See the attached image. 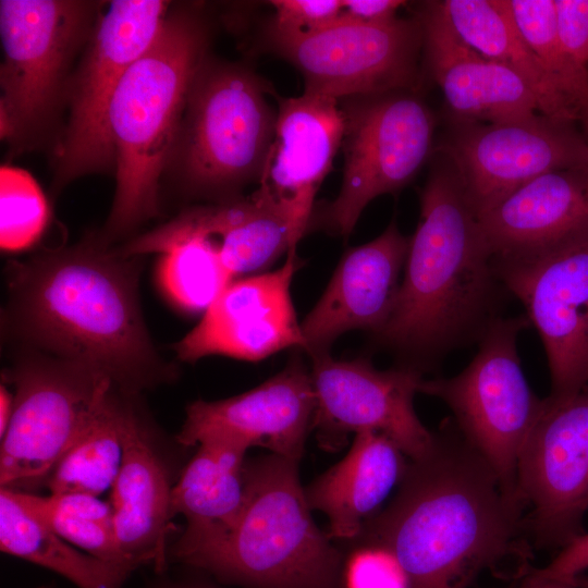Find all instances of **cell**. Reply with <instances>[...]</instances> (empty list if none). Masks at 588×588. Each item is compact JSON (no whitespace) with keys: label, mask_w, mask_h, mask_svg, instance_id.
Segmentation results:
<instances>
[{"label":"cell","mask_w":588,"mask_h":588,"mask_svg":"<svg viewBox=\"0 0 588 588\" xmlns=\"http://www.w3.org/2000/svg\"><path fill=\"white\" fill-rule=\"evenodd\" d=\"M140 258L91 235L12 261L4 311L11 338L94 368L128 395L170 382L176 369L156 351L139 305Z\"/></svg>","instance_id":"1"},{"label":"cell","mask_w":588,"mask_h":588,"mask_svg":"<svg viewBox=\"0 0 588 588\" xmlns=\"http://www.w3.org/2000/svg\"><path fill=\"white\" fill-rule=\"evenodd\" d=\"M523 509L462 434L434 436L424 456L409 460L395 497L357 539L393 552L409 588H469L485 571L502 577L527 572Z\"/></svg>","instance_id":"2"},{"label":"cell","mask_w":588,"mask_h":588,"mask_svg":"<svg viewBox=\"0 0 588 588\" xmlns=\"http://www.w3.org/2000/svg\"><path fill=\"white\" fill-rule=\"evenodd\" d=\"M449 161V160H448ZM499 284L476 212L450 162L431 169L393 309L375 336L420 371L492 321Z\"/></svg>","instance_id":"3"},{"label":"cell","mask_w":588,"mask_h":588,"mask_svg":"<svg viewBox=\"0 0 588 588\" xmlns=\"http://www.w3.org/2000/svg\"><path fill=\"white\" fill-rule=\"evenodd\" d=\"M209 24L196 4H179L149 49L122 77L107 127L114 154L115 194L97 234L106 245L155 217L192 83L207 58Z\"/></svg>","instance_id":"4"},{"label":"cell","mask_w":588,"mask_h":588,"mask_svg":"<svg viewBox=\"0 0 588 588\" xmlns=\"http://www.w3.org/2000/svg\"><path fill=\"white\" fill-rule=\"evenodd\" d=\"M341 562L311 516L298 462L271 453L246 462L237 522L187 565L247 588H336Z\"/></svg>","instance_id":"5"},{"label":"cell","mask_w":588,"mask_h":588,"mask_svg":"<svg viewBox=\"0 0 588 588\" xmlns=\"http://www.w3.org/2000/svg\"><path fill=\"white\" fill-rule=\"evenodd\" d=\"M102 3L1 0L0 134L10 157L56 147L73 64Z\"/></svg>","instance_id":"6"},{"label":"cell","mask_w":588,"mask_h":588,"mask_svg":"<svg viewBox=\"0 0 588 588\" xmlns=\"http://www.w3.org/2000/svg\"><path fill=\"white\" fill-rule=\"evenodd\" d=\"M268 91L246 66L207 56L192 83L167 169L184 191L223 201L259 180L277 121Z\"/></svg>","instance_id":"7"},{"label":"cell","mask_w":588,"mask_h":588,"mask_svg":"<svg viewBox=\"0 0 588 588\" xmlns=\"http://www.w3.org/2000/svg\"><path fill=\"white\" fill-rule=\"evenodd\" d=\"M528 324L526 316L497 318L460 373L422 379L418 388L449 406L464 439L490 464L505 493L519 503L518 460L544 405L529 387L518 357L517 338Z\"/></svg>","instance_id":"8"},{"label":"cell","mask_w":588,"mask_h":588,"mask_svg":"<svg viewBox=\"0 0 588 588\" xmlns=\"http://www.w3.org/2000/svg\"><path fill=\"white\" fill-rule=\"evenodd\" d=\"M170 7L163 0H115L99 13L70 82L68 119L53 148L54 193L81 176L114 168L107 127L111 99L160 34Z\"/></svg>","instance_id":"9"},{"label":"cell","mask_w":588,"mask_h":588,"mask_svg":"<svg viewBox=\"0 0 588 588\" xmlns=\"http://www.w3.org/2000/svg\"><path fill=\"white\" fill-rule=\"evenodd\" d=\"M340 105L345 121L341 189L313 213L310 224L347 236L372 199L396 193L421 168L431 152L434 118L414 90L353 96Z\"/></svg>","instance_id":"10"},{"label":"cell","mask_w":588,"mask_h":588,"mask_svg":"<svg viewBox=\"0 0 588 588\" xmlns=\"http://www.w3.org/2000/svg\"><path fill=\"white\" fill-rule=\"evenodd\" d=\"M5 376L15 387L0 448L1 488L47 478L115 385L86 365L23 348Z\"/></svg>","instance_id":"11"},{"label":"cell","mask_w":588,"mask_h":588,"mask_svg":"<svg viewBox=\"0 0 588 588\" xmlns=\"http://www.w3.org/2000/svg\"><path fill=\"white\" fill-rule=\"evenodd\" d=\"M268 46L302 74L305 93L343 99L415 90L422 48L419 19L367 24L340 17L306 34L265 29Z\"/></svg>","instance_id":"12"},{"label":"cell","mask_w":588,"mask_h":588,"mask_svg":"<svg viewBox=\"0 0 588 588\" xmlns=\"http://www.w3.org/2000/svg\"><path fill=\"white\" fill-rule=\"evenodd\" d=\"M476 216L547 172L588 167V144L540 113L501 122L454 121L442 146Z\"/></svg>","instance_id":"13"},{"label":"cell","mask_w":588,"mask_h":588,"mask_svg":"<svg viewBox=\"0 0 588 588\" xmlns=\"http://www.w3.org/2000/svg\"><path fill=\"white\" fill-rule=\"evenodd\" d=\"M543 343L552 400L588 389V233L532 258L493 262Z\"/></svg>","instance_id":"14"},{"label":"cell","mask_w":588,"mask_h":588,"mask_svg":"<svg viewBox=\"0 0 588 588\" xmlns=\"http://www.w3.org/2000/svg\"><path fill=\"white\" fill-rule=\"evenodd\" d=\"M316 409L311 430L330 452L350 433L375 431L390 438L409 458L424 456L434 442L415 413L413 400L421 372L407 366L378 370L368 360H336L329 353L311 357Z\"/></svg>","instance_id":"15"},{"label":"cell","mask_w":588,"mask_h":588,"mask_svg":"<svg viewBox=\"0 0 588 588\" xmlns=\"http://www.w3.org/2000/svg\"><path fill=\"white\" fill-rule=\"evenodd\" d=\"M516 491L526 523L544 547L563 549L584 534L588 512V389L564 400L544 399L520 453Z\"/></svg>","instance_id":"16"},{"label":"cell","mask_w":588,"mask_h":588,"mask_svg":"<svg viewBox=\"0 0 588 588\" xmlns=\"http://www.w3.org/2000/svg\"><path fill=\"white\" fill-rule=\"evenodd\" d=\"M315 409L310 371L294 357L282 371L245 393L189 404L176 439L185 446L207 440H223L246 450L260 446L299 462Z\"/></svg>","instance_id":"17"},{"label":"cell","mask_w":588,"mask_h":588,"mask_svg":"<svg viewBox=\"0 0 588 588\" xmlns=\"http://www.w3.org/2000/svg\"><path fill=\"white\" fill-rule=\"evenodd\" d=\"M299 266L293 248L281 268L232 281L195 328L173 345L177 358L192 363L208 355H228L257 362L287 347L303 348L290 294Z\"/></svg>","instance_id":"18"},{"label":"cell","mask_w":588,"mask_h":588,"mask_svg":"<svg viewBox=\"0 0 588 588\" xmlns=\"http://www.w3.org/2000/svg\"><path fill=\"white\" fill-rule=\"evenodd\" d=\"M275 131L256 191L290 219L301 240L309 230L315 196L342 145L340 100L305 93L278 97Z\"/></svg>","instance_id":"19"},{"label":"cell","mask_w":588,"mask_h":588,"mask_svg":"<svg viewBox=\"0 0 588 588\" xmlns=\"http://www.w3.org/2000/svg\"><path fill=\"white\" fill-rule=\"evenodd\" d=\"M409 237L395 221L375 240L350 248L322 296L301 324L310 357L329 353L342 333L364 329L377 333L387 322L400 289Z\"/></svg>","instance_id":"20"},{"label":"cell","mask_w":588,"mask_h":588,"mask_svg":"<svg viewBox=\"0 0 588 588\" xmlns=\"http://www.w3.org/2000/svg\"><path fill=\"white\" fill-rule=\"evenodd\" d=\"M477 218L493 262L551 250L588 233V167L541 174Z\"/></svg>","instance_id":"21"},{"label":"cell","mask_w":588,"mask_h":588,"mask_svg":"<svg viewBox=\"0 0 588 588\" xmlns=\"http://www.w3.org/2000/svg\"><path fill=\"white\" fill-rule=\"evenodd\" d=\"M418 19L428 68L454 121L489 123L540 113L526 82L465 44L439 2L427 3Z\"/></svg>","instance_id":"22"},{"label":"cell","mask_w":588,"mask_h":588,"mask_svg":"<svg viewBox=\"0 0 588 588\" xmlns=\"http://www.w3.org/2000/svg\"><path fill=\"white\" fill-rule=\"evenodd\" d=\"M171 491L166 468L130 405L110 504L121 552L134 569L148 565L162 574L168 567Z\"/></svg>","instance_id":"23"},{"label":"cell","mask_w":588,"mask_h":588,"mask_svg":"<svg viewBox=\"0 0 588 588\" xmlns=\"http://www.w3.org/2000/svg\"><path fill=\"white\" fill-rule=\"evenodd\" d=\"M246 449L223 440L198 444L171 491V515L186 528L172 548V559L188 564L220 541L235 525L245 498Z\"/></svg>","instance_id":"24"},{"label":"cell","mask_w":588,"mask_h":588,"mask_svg":"<svg viewBox=\"0 0 588 588\" xmlns=\"http://www.w3.org/2000/svg\"><path fill=\"white\" fill-rule=\"evenodd\" d=\"M405 456L387 436L363 431L339 463L304 488L310 510L327 516L330 539L358 538L364 524L400 483L408 464Z\"/></svg>","instance_id":"25"},{"label":"cell","mask_w":588,"mask_h":588,"mask_svg":"<svg viewBox=\"0 0 588 588\" xmlns=\"http://www.w3.org/2000/svg\"><path fill=\"white\" fill-rule=\"evenodd\" d=\"M122 255L162 254L160 282L167 294L187 311H206L234 281L224 268L216 237L197 208L117 248Z\"/></svg>","instance_id":"26"},{"label":"cell","mask_w":588,"mask_h":588,"mask_svg":"<svg viewBox=\"0 0 588 588\" xmlns=\"http://www.w3.org/2000/svg\"><path fill=\"white\" fill-rule=\"evenodd\" d=\"M439 5L465 44L526 82L537 99L540 114L565 123L578 120L520 36L506 0H445Z\"/></svg>","instance_id":"27"},{"label":"cell","mask_w":588,"mask_h":588,"mask_svg":"<svg viewBox=\"0 0 588 588\" xmlns=\"http://www.w3.org/2000/svg\"><path fill=\"white\" fill-rule=\"evenodd\" d=\"M198 211L233 279L271 265L299 241L287 216L256 191L248 198L235 197Z\"/></svg>","instance_id":"28"},{"label":"cell","mask_w":588,"mask_h":588,"mask_svg":"<svg viewBox=\"0 0 588 588\" xmlns=\"http://www.w3.org/2000/svg\"><path fill=\"white\" fill-rule=\"evenodd\" d=\"M1 551L48 568L77 588H123L132 571L74 548L40 523L17 491H0Z\"/></svg>","instance_id":"29"},{"label":"cell","mask_w":588,"mask_h":588,"mask_svg":"<svg viewBox=\"0 0 588 588\" xmlns=\"http://www.w3.org/2000/svg\"><path fill=\"white\" fill-rule=\"evenodd\" d=\"M117 388L47 476L52 494L84 493L98 497L112 488L123 460V432L130 403Z\"/></svg>","instance_id":"30"},{"label":"cell","mask_w":588,"mask_h":588,"mask_svg":"<svg viewBox=\"0 0 588 588\" xmlns=\"http://www.w3.org/2000/svg\"><path fill=\"white\" fill-rule=\"evenodd\" d=\"M17 493L24 506L60 538L97 559L134 571L121 552L110 503L84 493Z\"/></svg>","instance_id":"31"},{"label":"cell","mask_w":588,"mask_h":588,"mask_svg":"<svg viewBox=\"0 0 588 588\" xmlns=\"http://www.w3.org/2000/svg\"><path fill=\"white\" fill-rule=\"evenodd\" d=\"M506 3L520 36L578 120L588 126V106L559 40L554 0H506Z\"/></svg>","instance_id":"32"},{"label":"cell","mask_w":588,"mask_h":588,"mask_svg":"<svg viewBox=\"0 0 588 588\" xmlns=\"http://www.w3.org/2000/svg\"><path fill=\"white\" fill-rule=\"evenodd\" d=\"M49 205L36 180L24 169H0V245L17 252L34 245L49 222Z\"/></svg>","instance_id":"33"},{"label":"cell","mask_w":588,"mask_h":588,"mask_svg":"<svg viewBox=\"0 0 588 588\" xmlns=\"http://www.w3.org/2000/svg\"><path fill=\"white\" fill-rule=\"evenodd\" d=\"M558 36L588 106V0H554Z\"/></svg>","instance_id":"34"},{"label":"cell","mask_w":588,"mask_h":588,"mask_svg":"<svg viewBox=\"0 0 588 588\" xmlns=\"http://www.w3.org/2000/svg\"><path fill=\"white\" fill-rule=\"evenodd\" d=\"M345 588H409L408 577L393 552L377 544H363L344 568Z\"/></svg>","instance_id":"35"},{"label":"cell","mask_w":588,"mask_h":588,"mask_svg":"<svg viewBox=\"0 0 588 588\" xmlns=\"http://www.w3.org/2000/svg\"><path fill=\"white\" fill-rule=\"evenodd\" d=\"M273 16L267 29L279 34H306L338 22L342 0H272Z\"/></svg>","instance_id":"36"},{"label":"cell","mask_w":588,"mask_h":588,"mask_svg":"<svg viewBox=\"0 0 588 588\" xmlns=\"http://www.w3.org/2000/svg\"><path fill=\"white\" fill-rule=\"evenodd\" d=\"M588 569V532L575 538L560 550L558 555L544 567L532 573L540 577L567 578Z\"/></svg>","instance_id":"37"},{"label":"cell","mask_w":588,"mask_h":588,"mask_svg":"<svg viewBox=\"0 0 588 588\" xmlns=\"http://www.w3.org/2000/svg\"><path fill=\"white\" fill-rule=\"evenodd\" d=\"M406 4L401 0H342V17L358 23H384L395 19L399 9Z\"/></svg>","instance_id":"38"},{"label":"cell","mask_w":588,"mask_h":588,"mask_svg":"<svg viewBox=\"0 0 588 588\" xmlns=\"http://www.w3.org/2000/svg\"><path fill=\"white\" fill-rule=\"evenodd\" d=\"M14 395L9 392L5 385L0 387V437L2 438L8 429L13 412Z\"/></svg>","instance_id":"39"},{"label":"cell","mask_w":588,"mask_h":588,"mask_svg":"<svg viewBox=\"0 0 588 588\" xmlns=\"http://www.w3.org/2000/svg\"><path fill=\"white\" fill-rule=\"evenodd\" d=\"M522 588H576L564 578H548L537 576L530 571L526 584Z\"/></svg>","instance_id":"40"},{"label":"cell","mask_w":588,"mask_h":588,"mask_svg":"<svg viewBox=\"0 0 588 588\" xmlns=\"http://www.w3.org/2000/svg\"><path fill=\"white\" fill-rule=\"evenodd\" d=\"M564 579L568 580L576 588H588V575L578 574Z\"/></svg>","instance_id":"41"},{"label":"cell","mask_w":588,"mask_h":588,"mask_svg":"<svg viewBox=\"0 0 588 588\" xmlns=\"http://www.w3.org/2000/svg\"><path fill=\"white\" fill-rule=\"evenodd\" d=\"M160 588H215L212 586L194 583H174L161 586Z\"/></svg>","instance_id":"42"}]
</instances>
